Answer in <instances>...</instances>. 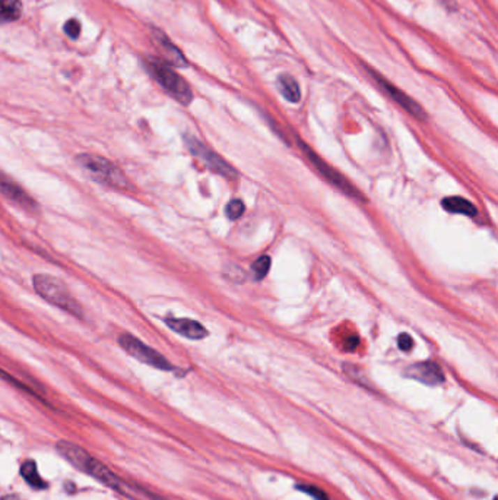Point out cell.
Wrapping results in <instances>:
<instances>
[{"label": "cell", "mask_w": 498, "mask_h": 500, "mask_svg": "<svg viewBox=\"0 0 498 500\" xmlns=\"http://www.w3.org/2000/svg\"><path fill=\"white\" fill-rule=\"evenodd\" d=\"M56 449L60 454V457L65 458L69 464H72L76 470H80V471L91 476L92 478H96L97 481H100L107 487L113 489L114 492H119L121 494H128L126 492H124V483L105 464H103L97 458L89 455L84 448L77 446L73 442L60 441V442H57Z\"/></svg>", "instance_id": "obj_1"}, {"label": "cell", "mask_w": 498, "mask_h": 500, "mask_svg": "<svg viewBox=\"0 0 498 500\" xmlns=\"http://www.w3.org/2000/svg\"><path fill=\"white\" fill-rule=\"evenodd\" d=\"M33 284H34V290L50 304L68 311V314L76 318L84 316L82 306L73 299L68 287L61 279L52 275L37 274L33 278Z\"/></svg>", "instance_id": "obj_2"}, {"label": "cell", "mask_w": 498, "mask_h": 500, "mask_svg": "<svg viewBox=\"0 0 498 500\" xmlns=\"http://www.w3.org/2000/svg\"><path fill=\"white\" fill-rule=\"evenodd\" d=\"M76 163L80 164L86 173L96 182L114 187V189H129V180L124 176L123 171L113 164L110 160L103 159L100 155L82 154L77 155Z\"/></svg>", "instance_id": "obj_3"}, {"label": "cell", "mask_w": 498, "mask_h": 500, "mask_svg": "<svg viewBox=\"0 0 498 500\" xmlns=\"http://www.w3.org/2000/svg\"><path fill=\"white\" fill-rule=\"evenodd\" d=\"M146 69L155 78V81H157L169 94L171 97H174L177 101H180L184 105L192 103V100H193L192 88L176 71L171 69L167 64H163V61H160V60L151 59L146 64Z\"/></svg>", "instance_id": "obj_4"}, {"label": "cell", "mask_w": 498, "mask_h": 500, "mask_svg": "<svg viewBox=\"0 0 498 500\" xmlns=\"http://www.w3.org/2000/svg\"><path fill=\"white\" fill-rule=\"evenodd\" d=\"M184 142L188 149L195 155V157L204 164L206 168H209L213 173L220 175L228 180L237 179V171L236 168L229 166L221 155H218L212 149H209L204 142H200L197 138L193 135H184Z\"/></svg>", "instance_id": "obj_5"}, {"label": "cell", "mask_w": 498, "mask_h": 500, "mask_svg": "<svg viewBox=\"0 0 498 500\" xmlns=\"http://www.w3.org/2000/svg\"><path fill=\"white\" fill-rule=\"evenodd\" d=\"M119 344L120 347L126 351L128 354H130L136 360H139L141 363H145L151 367L160 369V370H165V372H173L176 370L174 366L171 365L167 358L158 353L157 350H153L152 347L146 346L145 342H142L141 339H137L136 337L130 335V334H123L119 337Z\"/></svg>", "instance_id": "obj_6"}, {"label": "cell", "mask_w": 498, "mask_h": 500, "mask_svg": "<svg viewBox=\"0 0 498 500\" xmlns=\"http://www.w3.org/2000/svg\"><path fill=\"white\" fill-rule=\"evenodd\" d=\"M299 147H300L301 151L304 152L307 160H308L311 164H313V167L319 171V173H320L326 180H328L329 183H332L335 187H338V189H339L340 192L347 193L348 196H351V198H354V199L365 200V198L360 193V191H358L352 183H349L347 177L342 176V175L339 173V171H336V170H335L333 167H331L328 163L323 161L313 149L308 148V145L304 144L303 140H300V139H299Z\"/></svg>", "instance_id": "obj_7"}, {"label": "cell", "mask_w": 498, "mask_h": 500, "mask_svg": "<svg viewBox=\"0 0 498 500\" xmlns=\"http://www.w3.org/2000/svg\"><path fill=\"white\" fill-rule=\"evenodd\" d=\"M367 72L372 78H375L376 82L379 84V87H382L387 96L391 97L396 104H399L405 112H408L412 117H415L418 120H425L427 119V113L424 112V108L419 105L414 98H411L407 92H403L402 89H399L398 87H395L393 84H391L387 80H384L382 75H379L377 72H375L371 68H367Z\"/></svg>", "instance_id": "obj_8"}, {"label": "cell", "mask_w": 498, "mask_h": 500, "mask_svg": "<svg viewBox=\"0 0 498 500\" xmlns=\"http://www.w3.org/2000/svg\"><path fill=\"white\" fill-rule=\"evenodd\" d=\"M407 376L431 386L444 382L443 369L440 367V365L434 362H421L409 366V369L407 370Z\"/></svg>", "instance_id": "obj_9"}, {"label": "cell", "mask_w": 498, "mask_h": 500, "mask_svg": "<svg viewBox=\"0 0 498 500\" xmlns=\"http://www.w3.org/2000/svg\"><path fill=\"white\" fill-rule=\"evenodd\" d=\"M0 189H2V193L5 198H8L13 204L20 205L22 209L29 211V212H36L37 211V202L31 198L21 186H18L15 182L9 180L6 176L2 177V182H0Z\"/></svg>", "instance_id": "obj_10"}, {"label": "cell", "mask_w": 498, "mask_h": 500, "mask_svg": "<svg viewBox=\"0 0 498 500\" xmlns=\"http://www.w3.org/2000/svg\"><path fill=\"white\" fill-rule=\"evenodd\" d=\"M165 325L171 331L189 339H204L208 337V330L197 321L186 318H169L165 319Z\"/></svg>", "instance_id": "obj_11"}, {"label": "cell", "mask_w": 498, "mask_h": 500, "mask_svg": "<svg viewBox=\"0 0 498 500\" xmlns=\"http://www.w3.org/2000/svg\"><path fill=\"white\" fill-rule=\"evenodd\" d=\"M155 41H157L160 50L164 54V59L168 61L169 65H173L176 68H186L189 65L188 60L184 59L181 50L179 49L177 45H174L173 43H171V40L164 33H160V31H155Z\"/></svg>", "instance_id": "obj_12"}, {"label": "cell", "mask_w": 498, "mask_h": 500, "mask_svg": "<svg viewBox=\"0 0 498 500\" xmlns=\"http://www.w3.org/2000/svg\"><path fill=\"white\" fill-rule=\"evenodd\" d=\"M443 208L451 214H460L469 218L478 215V209L472 202L460 196H450L443 199Z\"/></svg>", "instance_id": "obj_13"}, {"label": "cell", "mask_w": 498, "mask_h": 500, "mask_svg": "<svg viewBox=\"0 0 498 500\" xmlns=\"http://www.w3.org/2000/svg\"><path fill=\"white\" fill-rule=\"evenodd\" d=\"M278 88L282 97L289 103H299L301 100V89L294 76L288 73H282L278 78Z\"/></svg>", "instance_id": "obj_14"}, {"label": "cell", "mask_w": 498, "mask_h": 500, "mask_svg": "<svg viewBox=\"0 0 498 500\" xmlns=\"http://www.w3.org/2000/svg\"><path fill=\"white\" fill-rule=\"evenodd\" d=\"M21 476L29 484L31 487H34V489H45V487H47V484H45V481L41 478V476L38 473L37 464L33 459H27L25 462H22Z\"/></svg>", "instance_id": "obj_15"}, {"label": "cell", "mask_w": 498, "mask_h": 500, "mask_svg": "<svg viewBox=\"0 0 498 500\" xmlns=\"http://www.w3.org/2000/svg\"><path fill=\"white\" fill-rule=\"evenodd\" d=\"M22 13L20 0H0V17L3 22L17 21Z\"/></svg>", "instance_id": "obj_16"}, {"label": "cell", "mask_w": 498, "mask_h": 500, "mask_svg": "<svg viewBox=\"0 0 498 500\" xmlns=\"http://www.w3.org/2000/svg\"><path fill=\"white\" fill-rule=\"evenodd\" d=\"M271 265H272V260L268 255H263L259 259H256L255 263L252 265V272H253L255 279H263L264 277H266L271 270Z\"/></svg>", "instance_id": "obj_17"}, {"label": "cell", "mask_w": 498, "mask_h": 500, "mask_svg": "<svg viewBox=\"0 0 498 500\" xmlns=\"http://www.w3.org/2000/svg\"><path fill=\"white\" fill-rule=\"evenodd\" d=\"M244 211H246V205L241 199L229 200L227 208H225L227 216L229 218V220H237V218H240L244 214Z\"/></svg>", "instance_id": "obj_18"}, {"label": "cell", "mask_w": 498, "mask_h": 500, "mask_svg": "<svg viewBox=\"0 0 498 500\" xmlns=\"http://www.w3.org/2000/svg\"><path fill=\"white\" fill-rule=\"evenodd\" d=\"M297 489L300 492L307 493L308 496H311L315 500H329V496L326 494L322 489L316 487V486H310V484H299Z\"/></svg>", "instance_id": "obj_19"}, {"label": "cell", "mask_w": 498, "mask_h": 500, "mask_svg": "<svg viewBox=\"0 0 498 500\" xmlns=\"http://www.w3.org/2000/svg\"><path fill=\"white\" fill-rule=\"evenodd\" d=\"M63 29H65V33H66V36H68L69 38L76 40L77 37H80L82 28H81V24H80V21H77V20H69V21L65 24Z\"/></svg>", "instance_id": "obj_20"}, {"label": "cell", "mask_w": 498, "mask_h": 500, "mask_svg": "<svg viewBox=\"0 0 498 500\" xmlns=\"http://www.w3.org/2000/svg\"><path fill=\"white\" fill-rule=\"evenodd\" d=\"M398 344H399V348L402 351H409L414 347V339L409 334H402L398 338Z\"/></svg>", "instance_id": "obj_21"}, {"label": "cell", "mask_w": 498, "mask_h": 500, "mask_svg": "<svg viewBox=\"0 0 498 500\" xmlns=\"http://www.w3.org/2000/svg\"><path fill=\"white\" fill-rule=\"evenodd\" d=\"M439 2L447 12H456L459 9L458 0H439Z\"/></svg>", "instance_id": "obj_22"}, {"label": "cell", "mask_w": 498, "mask_h": 500, "mask_svg": "<svg viewBox=\"0 0 498 500\" xmlns=\"http://www.w3.org/2000/svg\"><path fill=\"white\" fill-rule=\"evenodd\" d=\"M136 489V492H141L142 494H145L146 497H149L151 500H168V499H165V497H163V496H160V494H157V493H153V492H151V490H146V489H144V487H135Z\"/></svg>", "instance_id": "obj_23"}, {"label": "cell", "mask_w": 498, "mask_h": 500, "mask_svg": "<svg viewBox=\"0 0 498 500\" xmlns=\"http://www.w3.org/2000/svg\"><path fill=\"white\" fill-rule=\"evenodd\" d=\"M2 500H21V499L18 496H15V494H6V496L2 497Z\"/></svg>", "instance_id": "obj_24"}, {"label": "cell", "mask_w": 498, "mask_h": 500, "mask_svg": "<svg viewBox=\"0 0 498 500\" xmlns=\"http://www.w3.org/2000/svg\"><path fill=\"white\" fill-rule=\"evenodd\" d=\"M494 500H498V497H495V499H494Z\"/></svg>", "instance_id": "obj_25"}]
</instances>
